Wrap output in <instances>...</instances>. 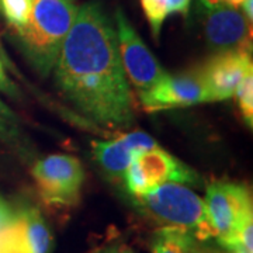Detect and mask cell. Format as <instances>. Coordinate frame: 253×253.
I'll use <instances>...</instances> for the list:
<instances>
[{"instance_id":"obj_21","label":"cell","mask_w":253,"mask_h":253,"mask_svg":"<svg viewBox=\"0 0 253 253\" xmlns=\"http://www.w3.org/2000/svg\"><path fill=\"white\" fill-rule=\"evenodd\" d=\"M13 120H7L3 116H0V138L4 141H14L17 139V129L11 126Z\"/></svg>"},{"instance_id":"obj_16","label":"cell","mask_w":253,"mask_h":253,"mask_svg":"<svg viewBox=\"0 0 253 253\" xmlns=\"http://www.w3.org/2000/svg\"><path fill=\"white\" fill-rule=\"evenodd\" d=\"M239 109L249 128L253 126V72L246 75L235 91Z\"/></svg>"},{"instance_id":"obj_19","label":"cell","mask_w":253,"mask_h":253,"mask_svg":"<svg viewBox=\"0 0 253 253\" xmlns=\"http://www.w3.org/2000/svg\"><path fill=\"white\" fill-rule=\"evenodd\" d=\"M20 207H14L9 200L0 196V229H3L6 225L18 215Z\"/></svg>"},{"instance_id":"obj_25","label":"cell","mask_w":253,"mask_h":253,"mask_svg":"<svg viewBox=\"0 0 253 253\" xmlns=\"http://www.w3.org/2000/svg\"><path fill=\"white\" fill-rule=\"evenodd\" d=\"M0 90L7 91V93L13 91V86H11V83H10L9 79L4 75V71L1 68V63H0Z\"/></svg>"},{"instance_id":"obj_14","label":"cell","mask_w":253,"mask_h":253,"mask_svg":"<svg viewBox=\"0 0 253 253\" xmlns=\"http://www.w3.org/2000/svg\"><path fill=\"white\" fill-rule=\"evenodd\" d=\"M0 253H31L21 207L17 217L0 229Z\"/></svg>"},{"instance_id":"obj_23","label":"cell","mask_w":253,"mask_h":253,"mask_svg":"<svg viewBox=\"0 0 253 253\" xmlns=\"http://www.w3.org/2000/svg\"><path fill=\"white\" fill-rule=\"evenodd\" d=\"M194 253H226L222 248H212L207 242H199Z\"/></svg>"},{"instance_id":"obj_4","label":"cell","mask_w":253,"mask_h":253,"mask_svg":"<svg viewBox=\"0 0 253 253\" xmlns=\"http://www.w3.org/2000/svg\"><path fill=\"white\" fill-rule=\"evenodd\" d=\"M206 211L214 239L225 248L248 218L253 217L252 199L246 186L231 181H214L206 191Z\"/></svg>"},{"instance_id":"obj_26","label":"cell","mask_w":253,"mask_h":253,"mask_svg":"<svg viewBox=\"0 0 253 253\" xmlns=\"http://www.w3.org/2000/svg\"><path fill=\"white\" fill-rule=\"evenodd\" d=\"M242 13L249 21L253 20V0H244L242 3Z\"/></svg>"},{"instance_id":"obj_5","label":"cell","mask_w":253,"mask_h":253,"mask_svg":"<svg viewBox=\"0 0 253 253\" xmlns=\"http://www.w3.org/2000/svg\"><path fill=\"white\" fill-rule=\"evenodd\" d=\"M126 186L134 197H141L165 183L197 184L199 174L159 146L138 154L129 163L126 174Z\"/></svg>"},{"instance_id":"obj_9","label":"cell","mask_w":253,"mask_h":253,"mask_svg":"<svg viewBox=\"0 0 253 253\" xmlns=\"http://www.w3.org/2000/svg\"><path fill=\"white\" fill-rule=\"evenodd\" d=\"M141 104L146 111L189 107L207 101V93L200 68L174 76L165 75L151 89L139 91Z\"/></svg>"},{"instance_id":"obj_6","label":"cell","mask_w":253,"mask_h":253,"mask_svg":"<svg viewBox=\"0 0 253 253\" xmlns=\"http://www.w3.org/2000/svg\"><path fill=\"white\" fill-rule=\"evenodd\" d=\"M31 173L41 199L48 206L68 208L78 204L84 180L79 159L71 155H49L40 159Z\"/></svg>"},{"instance_id":"obj_20","label":"cell","mask_w":253,"mask_h":253,"mask_svg":"<svg viewBox=\"0 0 253 253\" xmlns=\"http://www.w3.org/2000/svg\"><path fill=\"white\" fill-rule=\"evenodd\" d=\"M190 1L191 0H166V14H176L180 13L183 16H186L189 13Z\"/></svg>"},{"instance_id":"obj_13","label":"cell","mask_w":253,"mask_h":253,"mask_svg":"<svg viewBox=\"0 0 253 253\" xmlns=\"http://www.w3.org/2000/svg\"><path fill=\"white\" fill-rule=\"evenodd\" d=\"M21 214L26 222V234L31 253H51L54 239L49 226L37 207H21Z\"/></svg>"},{"instance_id":"obj_15","label":"cell","mask_w":253,"mask_h":253,"mask_svg":"<svg viewBox=\"0 0 253 253\" xmlns=\"http://www.w3.org/2000/svg\"><path fill=\"white\" fill-rule=\"evenodd\" d=\"M33 0H0V9L9 24L18 31L27 24Z\"/></svg>"},{"instance_id":"obj_27","label":"cell","mask_w":253,"mask_h":253,"mask_svg":"<svg viewBox=\"0 0 253 253\" xmlns=\"http://www.w3.org/2000/svg\"><path fill=\"white\" fill-rule=\"evenodd\" d=\"M0 116H3L4 118H7V120H13V113L1 101H0Z\"/></svg>"},{"instance_id":"obj_8","label":"cell","mask_w":253,"mask_h":253,"mask_svg":"<svg viewBox=\"0 0 253 253\" xmlns=\"http://www.w3.org/2000/svg\"><path fill=\"white\" fill-rule=\"evenodd\" d=\"M201 17L204 37L211 49L252 54V21L238 7L229 4L204 6Z\"/></svg>"},{"instance_id":"obj_12","label":"cell","mask_w":253,"mask_h":253,"mask_svg":"<svg viewBox=\"0 0 253 253\" xmlns=\"http://www.w3.org/2000/svg\"><path fill=\"white\" fill-rule=\"evenodd\" d=\"M199 241L177 226H162L151 239L152 253H194Z\"/></svg>"},{"instance_id":"obj_3","label":"cell","mask_w":253,"mask_h":253,"mask_svg":"<svg viewBox=\"0 0 253 253\" xmlns=\"http://www.w3.org/2000/svg\"><path fill=\"white\" fill-rule=\"evenodd\" d=\"M136 200L145 212L163 226L181 228L199 242L214 239L204 200L187 186L169 181Z\"/></svg>"},{"instance_id":"obj_10","label":"cell","mask_w":253,"mask_h":253,"mask_svg":"<svg viewBox=\"0 0 253 253\" xmlns=\"http://www.w3.org/2000/svg\"><path fill=\"white\" fill-rule=\"evenodd\" d=\"M252 71V54L239 51L217 52L200 68L207 101L231 99L239 83Z\"/></svg>"},{"instance_id":"obj_24","label":"cell","mask_w":253,"mask_h":253,"mask_svg":"<svg viewBox=\"0 0 253 253\" xmlns=\"http://www.w3.org/2000/svg\"><path fill=\"white\" fill-rule=\"evenodd\" d=\"M103 253H134L132 249L126 244H118V245H113L107 248L106 251H103Z\"/></svg>"},{"instance_id":"obj_2","label":"cell","mask_w":253,"mask_h":253,"mask_svg":"<svg viewBox=\"0 0 253 253\" xmlns=\"http://www.w3.org/2000/svg\"><path fill=\"white\" fill-rule=\"evenodd\" d=\"M78 11L75 0H33L27 24L17 33L23 49L41 75H49Z\"/></svg>"},{"instance_id":"obj_17","label":"cell","mask_w":253,"mask_h":253,"mask_svg":"<svg viewBox=\"0 0 253 253\" xmlns=\"http://www.w3.org/2000/svg\"><path fill=\"white\" fill-rule=\"evenodd\" d=\"M142 9L155 38H159L166 14V0H141Z\"/></svg>"},{"instance_id":"obj_22","label":"cell","mask_w":253,"mask_h":253,"mask_svg":"<svg viewBox=\"0 0 253 253\" xmlns=\"http://www.w3.org/2000/svg\"><path fill=\"white\" fill-rule=\"evenodd\" d=\"M242 1H244V0H201V4L206 6V7L217 6V4H229V6L238 7V6H241Z\"/></svg>"},{"instance_id":"obj_1","label":"cell","mask_w":253,"mask_h":253,"mask_svg":"<svg viewBox=\"0 0 253 253\" xmlns=\"http://www.w3.org/2000/svg\"><path fill=\"white\" fill-rule=\"evenodd\" d=\"M58 89L73 107L104 126L132 124V99L116 28L97 3H84L55 62Z\"/></svg>"},{"instance_id":"obj_18","label":"cell","mask_w":253,"mask_h":253,"mask_svg":"<svg viewBox=\"0 0 253 253\" xmlns=\"http://www.w3.org/2000/svg\"><path fill=\"white\" fill-rule=\"evenodd\" d=\"M124 138L126 139L128 145L131 146V149L135 152V155L158 148V144L154 138L142 131H134L129 134H124Z\"/></svg>"},{"instance_id":"obj_7","label":"cell","mask_w":253,"mask_h":253,"mask_svg":"<svg viewBox=\"0 0 253 253\" xmlns=\"http://www.w3.org/2000/svg\"><path fill=\"white\" fill-rule=\"evenodd\" d=\"M116 33L118 52L126 75L138 89V93L151 89L156 82L162 79L166 72L145 45L142 38L138 36L124 11L120 9L116 13Z\"/></svg>"},{"instance_id":"obj_11","label":"cell","mask_w":253,"mask_h":253,"mask_svg":"<svg viewBox=\"0 0 253 253\" xmlns=\"http://www.w3.org/2000/svg\"><path fill=\"white\" fill-rule=\"evenodd\" d=\"M93 155L101 169L113 177L124 176L129 163L136 156L124 135L107 142H93Z\"/></svg>"}]
</instances>
